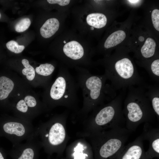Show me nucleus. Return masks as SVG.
<instances>
[{
  "label": "nucleus",
  "mask_w": 159,
  "mask_h": 159,
  "mask_svg": "<svg viewBox=\"0 0 159 159\" xmlns=\"http://www.w3.org/2000/svg\"><path fill=\"white\" fill-rule=\"evenodd\" d=\"M76 70L77 83L82 92L84 110L87 111L101 99L104 81L101 77L92 75L86 69L78 68Z\"/></svg>",
  "instance_id": "f257e3e1"
},
{
  "label": "nucleus",
  "mask_w": 159,
  "mask_h": 159,
  "mask_svg": "<svg viewBox=\"0 0 159 159\" xmlns=\"http://www.w3.org/2000/svg\"><path fill=\"white\" fill-rule=\"evenodd\" d=\"M79 86L66 69H61L49 91L50 98L63 105H69L77 100Z\"/></svg>",
  "instance_id": "f03ea898"
},
{
  "label": "nucleus",
  "mask_w": 159,
  "mask_h": 159,
  "mask_svg": "<svg viewBox=\"0 0 159 159\" xmlns=\"http://www.w3.org/2000/svg\"><path fill=\"white\" fill-rule=\"evenodd\" d=\"M131 132L125 127L109 129L98 145L99 155L102 159H116L125 145Z\"/></svg>",
  "instance_id": "7ed1b4c3"
},
{
  "label": "nucleus",
  "mask_w": 159,
  "mask_h": 159,
  "mask_svg": "<svg viewBox=\"0 0 159 159\" xmlns=\"http://www.w3.org/2000/svg\"><path fill=\"white\" fill-rule=\"evenodd\" d=\"M2 127L3 132L11 142L13 146L26 140L35 134L36 128L32 122L20 118L9 119Z\"/></svg>",
  "instance_id": "20e7f679"
},
{
  "label": "nucleus",
  "mask_w": 159,
  "mask_h": 159,
  "mask_svg": "<svg viewBox=\"0 0 159 159\" xmlns=\"http://www.w3.org/2000/svg\"><path fill=\"white\" fill-rule=\"evenodd\" d=\"M134 101L126 105L125 127L131 132L143 123L153 122V115L147 106Z\"/></svg>",
  "instance_id": "39448f33"
},
{
  "label": "nucleus",
  "mask_w": 159,
  "mask_h": 159,
  "mask_svg": "<svg viewBox=\"0 0 159 159\" xmlns=\"http://www.w3.org/2000/svg\"><path fill=\"white\" fill-rule=\"evenodd\" d=\"M94 121L96 125L105 126L109 129L125 127V119L117 110L116 107L112 105L101 109L96 114Z\"/></svg>",
  "instance_id": "423d86ee"
},
{
  "label": "nucleus",
  "mask_w": 159,
  "mask_h": 159,
  "mask_svg": "<svg viewBox=\"0 0 159 159\" xmlns=\"http://www.w3.org/2000/svg\"><path fill=\"white\" fill-rule=\"evenodd\" d=\"M41 146L35 134L25 143L13 146L9 154L12 159H38Z\"/></svg>",
  "instance_id": "0eeeda50"
},
{
  "label": "nucleus",
  "mask_w": 159,
  "mask_h": 159,
  "mask_svg": "<svg viewBox=\"0 0 159 159\" xmlns=\"http://www.w3.org/2000/svg\"><path fill=\"white\" fill-rule=\"evenodd\" d=\"M144 140L149 141V148L145 152L149 159L159 157V130L153 127L150 123H145L142 134L140 135Z\"/></svg>",
  "instance_id": "6e6552de"
},
{
  "label": "nucleus",
  "mask_w": 159,
  "mask_h": 159,
  "mask_svg": "<svg viewBox=\"0 0 159 159\" xmlns=\"http://www.w3.org/2000/svg\"><path fill=\"white\" fill-rule=\"evenodd\" d=\"M143 141L140 135L125 145L116 159H149L144 150Z\"/></svg>",
  "instance_id": "1a4fd4ad"
},
{
  "label": "nucleus",
  "mask_w": 159,
  "mask_h": 159,
  "mask_svg": "<svg viewBox=\"0 0 159 159\" xmlns=\"http://www.w3.org/2000/svg\"><path fill=\"white\" fill-rule=\"evenodd\" d=\"M63 52L68 58L73 60H78L82 58L84 55L83 47L78 42L72 41L66 43L64 46Z\"/></svg>",
  "instance_id": "9d476101"
},
{
  "label": "nucleus",
  "mask_w": 159,
  "mask_h": 159,
  "mask_svg": "<svg viewBox=\"0 0 159 159\" xmlns=\"http://www.w3.org/2000/svg\"><path fill=\"white\" fill-rule=\"evenodd\" d=\"M115 68L119 75L124 79H129L134 74L133 65L131 61L127 58H124L117 61Z\"/></svg>",
  "instance_id": "9b49d317"
},
{
  "label": "nucleus",
  "mask_w": 159,
  "mask_h": 159,
  "mask_svg": "<svg viewBox=\"0 0 159 159\" xmlns=\"http://www.w3.org/2000/svg\"><path fill=\"white\" fill-rule=\"evenodd\" d=\"M59 23L57 19L51 18L47 20L41 27L40 30L41 35L45 38H49L58 30Z\"/></svg>",
  "instance_id": "f8f14e48"
},
{
  "label": "nucleus",
  "mask_w": 159,
  "mask_h": 159,
  "mask_svg": "<svg viewBox=\"0 0 159 159\" xmlns=\"http://www.w3.org/2000/svg\"><path fill=\"white\" fill-rule=\"evenodd\" d=\"M87 23L89 25L97 29L104 27L107 22V19L104 14L100 13L90 14L86 18Z\"/></svg>",
  "instance_id": "ddd939ff"
},
{
  "label": "nucleus",
  "mask_w": 159,
  "mask_h": 159,
  "mask_svg": "<svg viewBox=\"0 0 159 159\" xmlns=\"http://www.w3.org/2000/svg\"><path fill=\"white\" fill-rule=\"evenodd\" d=\"M126 34L122 30L115 31L111 34L106 39L104 47L109 48L115 47L122 42L125 39Z\"/></svg>",
  "instance_id": "4468645a"
},
{
  "label": "nucleus",
  "mask_w": 159,
  "mask_h": 159,
  "mask_svg": "<svg viewBox=\"0 0 159 159\" xmlns=\"http://www.w3.org/2000/svg\"><path fill=\"white\" fill-rule=\"evenodd\" d=\"M14 83L11 80L5 76L0 77V100L6 98L13 90Z\"/></svg>",
  "instance_id": "2eb2a0df"
},
{
  "label": "nucleus",
  "mask_w": 159,
  "mask_h": 159,
  "mask_svg": "<svg viewBox=\"0 0 159 159\" xmlns=\"http://www.w3.org/2000/svg\"><path fill=\"white\" fill-rule=\"evenodd\" d=\"M156 44L152 38L148 37L146 40L141 49L143 56L146 58L153 56L155 52Z\"/></svg>",
  "instance_id": "dca6fc26"
},
{
  "label": "nucleus",
  "mask_w": 159,
  "mask_h": 159,
  "mask_svg": "<svg viewBox=\"0 0 159 159\" xmlns=\"http://www.w3.org/2000/svg\"><path fill=\"white\" fill-rule=\"evenodd\" d=\"M55 67L52 64L46 63L40 64L35 69L36 72L39 74L43 76H48L53 72Z\"/></svg>",
  "instance_id": "f3484780"
},
{
  "label": "nucleus",
  "mask_w": 159,
  "mask_h": 159,
  "mask_svg": "<svg viewBox=\"0 0 159 159\" xmlns=\"http://www.w3.org/2000/svg\"><path fill=\"white\" fill-rule=\"evenodd\" d=\"M22 63L25 67L22 70V74L26 76L28 80H33L35 76L34 68L29 64V62L27 59H23L22 60Z\"/></svg>",
  "instance_id": "a211bd4d"
},
{
  "label": "nucleus",
  "mask_w": 159,
  "mask_h": 159,
  "mask_svg": "<svg viewBox=\"0 0 159 159\" xmlns=\"http://www.w3.org/2000/svg\"><path fill=\"white\" fill-rule=\"evenodd\" d=\"M31 24L30 19L26 18L21 19L16 24L15 29L18 32H23L26 30L29 27Z\"/></svg>",
  "instance_id": "6ab92c4d"
},
{
  "label": "nucleus",
  "mask_w": 159,
  "mask_h": 159,
  "mask_svg": "<svg viewBox=\"0 0 159 159\" xmlns=\"http://www.w3.org/2000/svg\"><path fill=\"white\" fill-rule=\"evenodd\" d=\"M6 46L9 50L16 54L21 53L25 48L24 45H19L17 42L14 40L8 42Z\"/></svg>",
  "instance_id": "aec40b11"
},
{
  "label": "nucleus",
  "mask_w": 159,
  "mask_h": 159,
  "mask_svg": "<svg viewBox=\"0 0 159 159\" xmlns=\"http://www.w3.org/2000/svg\"><path fill=\"white\" fill-rule=\"evenodd\" d=\"M83 150L82 145L80 143H78L74 149V152L73 154L74 159H85L87 155L82 152Z\"/></svg>",
  "instance_id": "412c9836"
},
{
  "label": "nucleus",
  "mask_w": 159,
  "mask_h": 159,
  "mask_svg": "<svg viewBox=\"0 0 159 159\" xmlns=\"http://www.w3.org/2000/svg\"><path fill=\"white\" fill-rule=\"evenodd\" d=\"M151 19L153 25L155 28L159 31V10L154 9L151 13Z\"/></svg>",
  "instance_id": "4be33fe9"
},
{
  "label": "nucleus",
  "mask_w": 159,
  "mask_h": 159,
  "mask_svg": "<svg viewBox=\"0 0 159 159\" xmlns=\"http://www.w3.org/2000/svg\"><path fill=\"white\" fill-rule=\"evenodd\" d=\"M29 108H34L37 105V102L33 96H26L24 100Z\"/></svg>",
  "instance_id": "5701e85b"
},
{
  "label": "nucleus",
  "mask_w": 159,
  "mask_h": 159,
  "mask_svg": "<svg viewBox=\"0 0 159 159\" xmlns=\"http://www.w3.org/2000/svg\"><path fill=\"white\" fill-rule=\"evenodd\" d=\"M152 106L153 109L157 115L159 116V98L157 97L153 98L152 101Z\"/></svg>",
  "instance_id": "b1692460"
},
{
  "label": "nucleus",
  "mask_w": 159,
  "mask_h": 159,
  "mask_svg": "<svg viewBox=\"0 0 159 159\" xmlns=\"http://www.w3.org/2000/svg\"><path fill=\"white\" fill-rule=\"evenodd\" d=\"M151 68L153 73L156 75L159 76V59L154 61L151 64Z\"/></svg>",
  "instance_id": "393cba45"
},
{
  "label": "nucleus",
  "mask_w": 159,
  "mask_h": 159,
  "mask_svg": "<svg viewBox=\"0 0 159 159\" xmlns=\"http://www.w3.org/2000/svg\"><path fill=\"white\" fill-rule=\"evenodd\" d=\"M47 1L49 4H57L61 6L67 5L70 2L69 0H47Z\"/></svg>",
  "instance_id": "a878e982"
},
{
  "label": "nucleus",
  "mask_w": 159,
  "mask_h": 159,
  "mask_svg": "<svg viewBox=\"0 0 159 159\" xmlns=\"http://www.w3.org/2000/svg\"><path fill=\"white\" fill-rule=\"evenodd\" d=\"M128 1L129 2H130V3H136L138 2L139 1H140L139 0H128Z\"/></svg>",
  "instance_id": "bb28decb"
},
{
  "label": "nucleus",
  "mask_w": 159,
  "mask_h": 159,
  "mask_svg": "<svg viewBox=\"0 0 159 159\" xmlns=\"http://www.w3.org/2000/svg\"><path fill=\"white\" fill-rule=\"evenodd\" d=\"M0 159H5L2 153L0 151Z\"/></svg>",
  "instance_id": "cd10ccee"
},
{
  "label": "nucleus",
  "mask_w": 159,
  "mask_h": 159,
  "mask_svg": "<svg viewBox=\"0 0 159 159\" xmlns=\"http://www.w3.org/2000/svg\"><path fill=\"white\" fill-rule=\"evenodd\" d=\"M1 13L0 12V19H1Z\"/></svg>",
  "instance_id": "c85d7f7f"
},
{
  "label": "nucleus",
  "mask_w": 159,
  "mask_h": 159,
  "mask_svg": "<svg viewBox=\"0 0 159 159\" xmlns=\"http://www.w3.org/2000/svg\"><path fill=\"white\" fill-rule=\"evenodd\" d=\"M64 43H65V44H66V42H65V41H64Z\"/></svg>",
  "instance_id": "c756f323"
},
{
  "label": "nucleus",
  "mask_w": 159,
  "mask_h": 159,
  "mask_svg": "<svg viewBox=\"0 0 159 159\" xmlns=\"http://www.w3.org/2000/svg\"><path fill=\"white\" fill-rule=\"evenodd\" d=\"M18 95H19V94H18Z\"/></svg>",
  "instance_id": "7c9ffc66"
}]
</instances>
